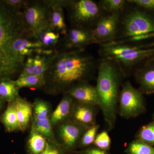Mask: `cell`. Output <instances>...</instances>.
<instances>
[{
  "instance_id": "34",
  "label": "cell",
  "mask_w": 154,
  "mask_h": 154,
  "mask_svg": "<svg viewBox=\"0 0 154 154\" xmlns=\"http://www.w3.org/2000/svg\"><path fill=\"white\" fill-rule=\"evenodd\" d=\"M83 154H107L103 150L99 149H90L86 150Z\"/></svg>"
},
{
  "instance_id": "6",
  "label": "cell",
  "mask_w": 154,
  "mask_h": 154,
  "mask_svg": "<svg viewBox=\"0 0 154 154\" xmlns=\"http://www.w3.org/2000/svg\"><path fill=\"white\" fill-rule=\"evenodd\" d=\"M50 11L48 0H28L19 15L26 36L35 39L41 32L50 30Z\"/></svg>"
},
{
  "instance_id": "32",
  "label": "cell",
  "mask_w": 154,
  "mask_h": 154,
  "mask_svg": "<svg viewBox=\"0 0 154 154\" xmlns=\"http://www.w3.org/2000/svg\"><path fill=\"white\" fill-rule=\"evenodd\" d=\"M41 154H66L63 147L58 143L48 140L46 147Z\"/></svg>"
},
{
  "instance_id": "26",
  "label": "cell",
  "mask_w": 154,
  "mask_h": 154,
  "mask_svg": "<svg viewBox=\"0 0 154 154\" xmlns=\"http://www.w3.org/2000/svg\"><path fill=\"white\" fill-rule=\"evenodd\" d=\"M126 3V1L124 0H101L99 5L103 12L110 14L122 11Z\"/></svg>"
},
{
  "instance_id": "11",
  "label": "cell",
  "mask_w": 154,
  "mask_h": 154,
  "mask_svg": "<svg viewBox=\"0 0 154 154\" xmlns=\"http://www.w3.org/2000/svg\"><path fill=\"white\" fill-rule=\"evenodd\" d=\"M57 50L50 54H34L27 58L19 76L36 75L44 76L55 57Z\"/></svg>"
},
{
  "instance_id": "1",
  "label": "cell",
  "mask_w": 154,
  "mask_h": 154,
  "mask_svg": "<svg viewBox=\"0 0 154 154\" xmlns=\"http://www.w3.org/2000/svg\"><path fill=\"white\" fill-rule=\"evenodd\" d=\"M98 65L85 49L57 50L55 57L45 75V91L51 95L66 94L75 86L88 82Z\"/></svg>"
},
{
  "instance_id": "20",
  "label": "cell",
  "mask_w": 154,
  "mask_h": 154,
  "mask_svg": "<svg viewBox=\"0 0 154 154\" xmlns=\"http://www.w3.org/2000/svg\"><path fill=\"white\" fill-rule=\"evenodd\" d=\"M19 90L12 79L0 80V98L5 102H15L19 96Z\"/></svg>"
},
{
  "instance_id": "9",
  "label": "cell",
  "mask_w": 154,
  "mask_h": 154,
  "mask_svg": "<svg viewBox=\"0 0 154 154\" xmlns=\"http://www.w3.org/2000/svg\"><path fill=\"white\" fill-rule=\"evenodd\" d=\"M122 11L104 15L99 20L92 30L94 43L101 45L115 41Z\"/></svg>"
},
{
  "instance_id": "16",
  "label": "cell",
  "mask_w": 154,
  "mask_h": 154,
  "mask_svg": "<svg viewBox=\"0 0 154 154\" xmlns=\"http://www.w3.org/2000/svg\"><path fill=\"white\" fill-rule=\"evenodd\" d=\"M16 106L19 130L25 131L27 129L32 116L33 107L31 103L20 96L14 102Z\"/></svg>"
},
{
  "instance_id": "37",
  "label": "cell",
  "mask_w": 154,
  "mask_h": 154,
  "mask_svg": "<svg viewBox=\"0 0 154 154\" xmlns=\"http://www.w3.org/2000/svg\"><path fill=\"white\" fill-rule=\"evenodd\" d=\"M151 58L153 59H154V56H153L152 57H150Z\"/></svg>"
},
{
  "instance_id": "24",
  "label": "cell",
  "mask_w": 154,
  "mask_h": 154,
  "mask_svg": "<svg viewBox=\"0 0 154 154\" xmlns=\"http://www.w3.org/2000/svg\"><path fill=\"white\" fill-rule=\"evenodd\" d=\"M50 117L44 120H33L32 128L36 130L48 140L57 143L55 139Z\"/></svg>"
},
{
  "instance_id": "33",
  "label": "cell",
  "mask_w": 154,
  "mask_h": 154,
  "mask_svg": "<svg viewBox=\"0 0 154 154\" xmlns=\"http://www.w3.org/2000/svg\"><path fill=\"white\" fill-rule=\"evenodd\" d=\"M127 2L140 7L149 12H154V0H128Z\"/></svg>"
},
{
  "instance_id": "3",
  "label": "cell",
  "mask_w": 154,
  "mask_h": 154,
  "mask_svg": "<svg viewBox=\"0 0 154 154\" xmlns=\"http://www.w3.org/2000/svg\"><path fill=\"white\" fill-rule=\"evenodd\" d=\"M124 75L122 68L114 61L102 59L98 65L96 88L100 100L99 107L110 127L115 122L119 87Z\"/></svg>"
},
{
  "instance_id": "2",
  "label": "cell",
  "mask_w": 154,
  "mask_h": 154,
  "mask_svg": "<svg viewBox=\"0 0 154 154\" xmlns=\"http://www.w3.org/2000/svg\"><path fill=\"white\" fill-rule=\"evenodd\" d=\"M19 15L9 10L0 0V80L12 79L21 72L12 48L16 38L27 36Z\"/></svg>"
},
{
  "instance_id": "7",
  "label": "cell",
  "mask_w": 154,
  "mask_h": 154,
  "mask_svg": "<svg viewBox=\"0 0 154 154\" xmlns=\"http://www.w3.org/2000/svg\"><path fill=\"white\" fill-rule=\"evenodd\" d=\"M134 5L135 7L126 11L122 18L120 17L119 26L120 25L122 38L154 33L153 14Z\"/></svg>"
},
{
  "instance_id": "38",
  "label": "cell",
  "mask_w": 154,
  "mask_h": 154,
  "mask_svg": "<svg viewBox=\"0 0 154 154\" xmlns=\"http://www.w3.org/2000/svg\"></svg>"
},
{
  "instance_id": "8",
  "label": "cell",
  "mask_w": 154,
  "mask_h": 154,
  "mask_svg": "<svg viewBox=\"0 0 154 154\" xmlns=\"http://www.w3.org/2000/svg\"><path fill=\"white\" fill-rule=\"evenodd\" d=\"M119 100L120 114L123 117H135L145 109L143 94L135 88L129 81L122 85Z\"/></svg>"
},
{
  "instance_id": "30",
  "label": "cell",
  "mask_w": 154,
  "mask_h": 154,
  "mask_svg": "<svg viewBox=\"0 0 154 154\" xmlns=\"http://www.w3.org/2000/svg\"><path fill=\"white\" fill-rule=\"evenodd\" d=\"M99 126L94 125L90 128L83 135L81 144L83 146H87L94 143L96 138Z\"/></svg>"
},
{
  "instance_id": "19",
  "label": "cell",
  "mask_w": 154,
  "mask_h": 154,
  "mask_svg": "<svg viewBox=\"0 0 154 154\" xmlns=\"http://www.w3.org/2000/svg\"><path fill=\"white\" fill-rule=\"evenodd\" d=\"M0 121L5 128L6 131L14 132L19 130L15 103H8L7 109L0 116Z\"/></svg>"
},
{
  "instance_id": "21",
  "label": "cell",
  "mask_w": 154,
  "mask_h": 154,
  "mask_svg": "<svg viewBox=\"0 0 154 154\" xmlns=\"http://www.w3.org/2000/svg\"><path fill=\"white\" fill-rule=\"evenodd\" d=\"M60 34L50 30H45L38 34L35 39L41 43L42 49L55 50L60 42Z\"/></svg>"
},
{
  "instance_id": "29",
  "label": "cell",
  "mask_w": 154,
  "mask_h": 154,
  "mask_svg": "<svg viewBox=\"0 0 154 154\" xmlns=\"http://www.w3.org/2000/svg\"><path fill=\"white\" fill-rule=\"evenodd\" d=\"M1 1L12 12L20 14L28 0H1Z\"/></svg>"
},
{
  "instance_id": "27",
  "label": "cell",
  "mask_w": 154,
  "mask_h": 154,
  "mask_svg": "<svg viewBox=\"0 0 154 154\" xmlns=\"http://www.w3.org/2000/svg\"><path fill=\"white\" fill-rule=\"evenodd\" d=\"M131 154H154V147L140 141L134 142L128 149Z\"/></svg>"
},
{
  "instance_id": "35",
  "label": "cell",
  "mask_w": 154,
  "mask_h": 154,
  "mask_svg": "<svg viewBox=\"0 0 154 154\" xmlns=\"http://www.w3.org/2000/svg\"><path fill=\"white\" fill-rule=\"evenodd\" d=\"M137 46L141 48H154V42L148 43H146V44L139 45Z\"/></svg>"
},
{
  "instance_id": "5",
  "label": "cell",
  "mask_w": 154,
  "mask_h": 154,
  "mask_svg": "<svg viewBox=\"0 0 154 154\" xmlns=\"http://www.w3.org/2000/svg\"><path fill=\"white\" fill-rule=\"evenodd\" d=\"M71 27L92 30L104 16L99 3L92 0H60Z\"/></svg>"
},
{
  "instance_id": "18",
  "label": "cell",
  "mask_w": 154,
  "mask_h": 154,
  "mask_svg": "<svg viewBox=\"0 0 154 154\" xmlns=\"http://www.w3.org/2000/svg\"><path fill=\"white\" fill-rule=\"evenodd\" d=\"M79 103L73 110L74 121L84 127L93 124L95 116L93 105Z\"/></svg>"
},
{
  "instance_id": "14",
  "label": "cell",
  "mask_w": 154,
  "mask_h": 154,
  "mask_svg": "<svg viewBox=\"0 0 154 154\" xmlns=\"http://www.w3.org/2000/svg\"><path fill=\"white\" fill-rule=\"evenodd\" d=\"M66 94H68L80 103L100 106V100L96 87L88 82L81 83L75 86Z\"/></svg>"
},
{
  "instance_id": "13",
  "label": "cell",
  "mask_w": 154,
  "mask_h": 154,
  "mask_svg": "<svg viewBox=\"0 0 154 154\" xmlns=\"http://www.w3.org/2000/svg\"><path fill=\"white\" fill-rule=\"evenodd\" d=\"M84 128L74 121L62 123L59 128L58 134L64 147L68 149H73L82 136Z\"/></svg>"
},
{
  "instance_id": "10",
  "label": "cell",
  "mask_w": 154,
  "mask_h": 154,
  "mask_svg": "<svg viewBox=\"0 0 154 154\" xmlns=\"http://www.w3.org/2000/svg\"><path fill=\"white\" fill-rule=\"evenodd\" d=\"M94 43L92 30L71 27L61 38L57 50H69L85 49L86 46Z\"/></svg>"
},
{
  "instance_id": "4",
  "label": "cell",
  "mask_w": 154,
  "mask_h": 154,
  "mask_svg": "<svg viewBox=\"0 0 154 154\" xmlns=\"http://www.w3.org/2000/svg\"><path fill=\"white\" fill-rule=\"evenodd\" d=\"M99 54L102 59L114 61L122 67L131 68L153 56L154 48H141L113 41L101 44Z\"/></svg>"
},
{
  "instance_id": "36",
  "label": "cell",
  "mask_w": 154,
  "mask_h": 154,
  "mask_svg": "<svg viewBox=\"0 0 154 154\" xmlns=\"http://www.w3.org/2000/svg\"><path fill=\"white\" fill-rule=\"evenodd\" d=\"M5 101L2 98H0V111L2 110V108L5 104Z\"/></svg>"
},
{
  "instance_id": "23",
  "label": "cell",
  "mask_w": 154,
  "mask_h": 154,
  "mask_svg": "<svg viewBox=\"0 0 154 154\" xmlns=\"http://www.w3.org/2000/svg\"><path fill=\"white\" fill-rule=\"evenodd\" d=\"M47 142L43 136L32 128L28 141V148L30 154H41L46 147Z\"/></svg>"
},
{
  "instance_id": "12",
  "label": "cell",
  "mask_w": 154,
  "mask_h": 154,
  "mask_svg": "<svg viewBox=\"0 0 154 154\" xmlns=\"http://www.w3.org/2000/svg\"><path fill=\"white\" fill-rule=\"evenodd\" d=\"M136 80L143 94H154V59L149 58L135 73Z\"/></svg>"
},
{
  "instance_id": "22",
  "label": "cell",
  "mask_w": 154,
  "mask_h": 154,
  "mask_svg": "<svg viewBox=\"0 0 154 154\" xmlns=\"http://www.w3.org/2000/svg\"><path fill=\"white\" fill-rule=\"evenodd\" d=\"M14 82L19 89L22 88H44L45 82V77L36 75H28L18 77Z\"/></svg>"
},
{
  "instance_id": "31",
  "label": "cell",
  "mask_w": 154,
  "mask_h": 154,
  "mask_svg": "<svg viewBox=\"0 0 154 154\" xmlns=\"http://www.w3.org/2000/svg\"><path fill=\"white\" fill-rule=\"evenodd\" d=\"M94 143L100 149H108L110 145V137L107 132L103 131L96 137Z\"/></svg>"
},
{
  "instance_id": "28",
  "label": "cell",
  "mask_w": 154,
  "mask_h": 154,
  "mask_svg": "<svg viewBox=\"0 0 154 154\" xmlns=\"http://www.w3.org/2000/svg\"><path fill=\"white\" fill-rule=\"evenodd\" d=\"M139 141L149 145H154V123L142 128L139 133Z\"/></svg>"
},
{
  "instance_id": "17",
  "label": "cell",
  "mask_w": 154,
  "mask_h": 154,
  "mask_svg": "<svg viewBox=\"0 0 154 154\" xmlns=\"http://www.w3.org/2000/svg\"><path fill=\"white\" fill-rule=\"evenodd\" d=\"M73 99L68 94H65L62 99L50 117L52 126L60 123L68 117L72 111Z\"/></svg>"
},
{
  "instance_id": "15",
  "label": "cell",
  "mask_w": 154,
  "mask_h": 154,
  "mask_svg": "<svg viewBox=\"0 0 154 154\" xmlns=\"http://www.w3.org/2000/svg\"><path fill=\"white\" fill-rule=\"evenodd\" d=\"M50 5L49 29L64 36L67 31L60 0H48Z\"/></svg>"
},
{
  "instance_id": "25",
  "label": "cell",
  "mask_w": 154,
  "mask_h": 154,
  "mask_svg": "<svg viewBox=\"0 0 154 154\" xmlns=\"http://www.w3.org/2000/svg\"><path fill=\"white\" fill-rule=\"evenodd\" d=\"M33 105V120H44L49 118L50 107L47 102L36 99Z\"/></svg>"
}]
</instances>
